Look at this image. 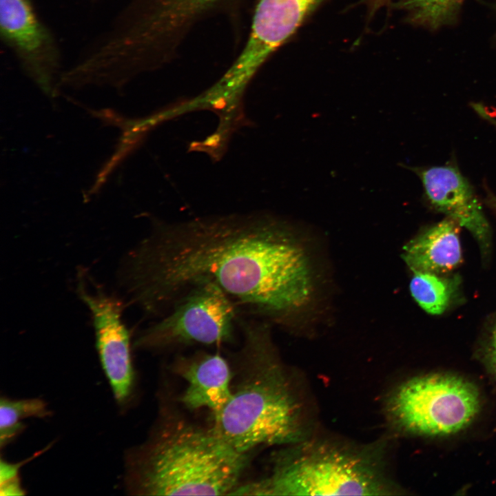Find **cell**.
<instances>
[{
	"label": "cell",
	"mask_w": 496,
	"mask_h": 496,
	"mask_svg": "<svg viewBox=\"0 0 496 496\" xmlns=\"http://www.w3.org/2000/svg\"><path fill=\"white\" fill-rule=\"evenodd\" d=\"M487 353L491 368L496 376V319L491 329Z\"/></svg>",
	"instance_id": "e0dca14e"
},
{
	"label": "cell",
	"mask_w": 496,
	"mask_h": 496,
	"mask_svg": "<svg viewBox=\"0 0 496 496\" xmlns=\"http://www.w3.org/2000/svg\"><path fill=\"white\" fill-rule=\"evenodd\" d=\"M389 0H368L373 10H375L387 3Z\"/></svg>",
	"instance_id": "ffe728a7"
},
{
	"label": "cell",
	"mask_w": 496,
	"mask_h": 496,
	"mask_svg": "<svg viewBox=\"0 0 496 496\" xmlns=\"http://www.w3.org/2000/svg\"><path fill=\"white\" fill-rule=\"evenodd\" d=\"M127 269L135 301L164 313L193 287L212 282L256 318L287 316L308 302L307 258L282 225L259 215L156 225Z\"/></svg>",
	"instance_id": "6da1fadb"
},
{
	"label": "cell",
	"mask_w": 496,
	"mask_h": 496,
	"mask_svg": "<svg viewBox=\"0 0 496 496\" xmlns=\"http://www.w3.org/2000/svg\"><path fill=\"white\" fill-rule=\"evenodd\" d=\"M390 490L364 456L318 446L278 463L269 475L239 486L234 495H379Z\"/></svg>",
	"instance_id": "277c9868"
},
{
	"label": "cell",
	"mask_w": 496,
	"mask_h": 496,
	"mask_svg": "<svg viewBox=\"0 0 496 496\" xmlns=\"http://www.w3.org/2000/svg\"><path fill=\"white\" fill-rule=\"evenodd\" d=\"M159 431L126 457L132 493L233 495L247 462L213 428L179 423Z\"/></svg>",
	"instance_id": "7a4b0ae2"
},
{
	"label": "cell",
	"mask_w": 496,
	"mask_h": 496,
	"mask_svg": "<svg viewBox=\"0 0 496 496\" xmlns=\"http://www.w3.org/2000/svg\"><path fill=\"white\" fill-rule=\"evenodd\" d=\"M193 8H199L215 2L217 0H182Z\"/></svg>",
	"instance_id": "d6986e66"
},
{
	"label": "cell",
	"mask_w": 496,
	"mask_h": 496,
	"mask_svg": "<svg viewBox=\"0 0 496 496\" xmlns=\"http://www.w3.org/2000/svg\"><path fill=\"white\" fill-rule=\"evenodd\" d=\"M458 226L447 217L409 242L402 258L412 271L440 274L457 267L462 261Z\"/></svg>",
	"instance_id": "7c38bea8"
},
{
	"label": "cell",
	"mask_w": 496,
	"mask_h": 496,
	"mask_svg": "<svg viewBox=\"0 0 496 496\" xmlns=\"http://www.w3.org/2000/svg\"><path fill=\"white\" fill-rule=\"evenodd\" d=\"M243 344L240 357L247 369L223 411L214 417V431L236 451L297 441L299 409L273 359L265 322L240 318Z\"/></svg>",
	"instance_id": "3957f363"
},
{
	"label": "cell",
	"mask_w": 496,
	"mask_h": 496,
	"mask_svg": "<svg viewBox=\"0 0 496 496\" xmlns=\"http://www.w3.org/2000/svg\"><path fill=\"white\" fill-rule=\"evenodd\" d=\"M486 202L496 211V196L492 193H488Z\"/></svg>",
	"instance_id": "44dd1931"
},
{
	"label": "cell",
	"mask_w": 496,
	"mask_h": 496,
	"mask_svg": "<svg viewBox=\"0 0 496 496\" xmlns=\"http://www.w3.org/2000/svg\"><path fill=\"white\" fill-rule=\"evenodd\" d=\"M187 384L181 402L188 409H207L217 416L232 395L231 369L218 353H199L181 360Z\"/></svg>",
	"instance_id": "8fae6325"
},
{
	"label": "cell",
	"mask_w": 496,
	"mask_h": 496,
	"mask_svg": "<svg viewBox=\"0 0 496 496\" xmlns=\"http://www.w3.org/2000/svg\"><path fill=\"white\" fill-rule=\"evenodd\" d=\"M0 32L27 75L46 94L56 92L63 72L61 50L32 0H0Z\"/></svg>",
	"instance_id": "52a82bcc"
},
{
	"label": "cell",
	"mask_w": 496,
	"mask_h": 496,
	"mask_svg": "<svg viewBox=\"0 0 496 496\" xmlns=\"http://www.w3.org/2000/svg\"><path fill=\"white\" fill-rule=\"evenodd\" d=\"M238 307L212 282L197 285L180 296L134 342L143 349L233 342L238 327Z\"/></svg>",
	"instance_id": "8992f818"
},
{
	"label": "cell",
	"mask_w": 496,
	"mask_h": 496,
	"mask_svg": "<svg viewBox=\"0 0 496 496\" xmlns=\"http://www.w3.org/2000/svg\"><path fill=\"white\" fill-rule=\"evenodd\" d=\"M413 272L409 289L414 300L430 314L444 313L456 296L459 278L426 271Z\"/></svg>",
	"instance_id": "4fadbf2b"
},
{
	"label": "cell",
	"mask_w": 496,
	"mask_h": 496,
	"mask_svg": "<svg viewBox=\"0 0 496 496\" xmlns=\"http://www.w3.org/2000/svg\"><path fill=\"white\" fill-rule=\"evenodd\" d=\"M50 411L41 399L11 400L2 397L0 401L1 447L8 444L23 430L21 420L28 417L43 418Z\"/></svg>",
	"instance_id": "5bb4252c"
},
{
	"label": "cell",
	"mask_w": 496,
	"mask_h": 496,
	"mask_svg": "<svg viewBox=\"0 0 496 496\" xmlns=\"http://www.w3.org/2000/svg\"><path fill=\"white\" fill-rule=\"evenodd\" d=\"M473 106L479 115L496 126V118L490 116L482 105L475 103Z\"/></svg>",
	"instance_id": "ac0fdd59"
},
{
	"label": "cell",
	"mask_w": 496,
	"mask_h": 496,
	"mask_svg": "<svg viewBox=\"0 0 496 496\" xmlns=\"http://www.w3.org/2000/svg\"><path fill=\"white\" fill-rule=\"evenodd\" d=\"M476 386L459 376L433 373L403 384L391 401L397 422L409 432L444 436L466 428L480 409Z\"/></svg>",
	"instance_id": "5b68a950"
},
{
	"label": "cell",
	"mask_w": 496,
	"mask_h": 496,
	"mask_svg": "<svg viewBox=\"0 0 496 496\" xmlns=\"http://www.w3.org/2000/svg\"><path fill=\"white\" fill-rule=\"evenodd\" d=\"M79 288L80 297L92 316L102 367L116 400L124 403L132 389L134 371L130 333L121 319L122 303L101 291L91 294Z\"/></svg>",
	"instance_id": "9c48e42d"
},
{
	"label": "cell",
	"mask_w": 496,
	"mask_h": 496,
	"mask_svg": "<svg viewBox=\"0 0 496 496\" xmlns=\"http://www.w3.org/2000/svg\"><path fill=\"white\" fill-rule=\"evenodd\" d=\"M465 0H400L398 6L408 12L412 21L437 29L451 23Z\"/></svg>",
	"instance_id": "9a60e30c"
},
{
	"label": "cell",
	"mask_w": 496,
	"mask_h": 496,
	"mask_svg": "<svg viewBox=\"0 0 496 496\" xmlns=\"http://www.w3.org/2000/svg\"><path fill=\"white\" fill-rule=\"evenodd\" d=\"M406 167L420 178L430 205L466 228L486 254L490 248V226L472 186L460 171L451 165Z\"/></svg>",
	"instance_id": "30bf717a"
},
{
	"label": "cell",
	"mask_w": 496,
	"mask_h": 496,
	"mask_svg": "<svg viewBox=\"0 0 496 496\" xmlns=\"http://www.w3.org/2000/svg\"><path fill=\"white\" fill-rule=\"evenodd\" d=\"M23 463L11 464L1 460L0 466V495L1 496L22 495L24 490L18 477L19 470Z\"/></svg>",
	"instance_id": "2e32d148"
},
{
	"label": "cell",
	"mask_w": 496,
	"mask_h": 496,
	"mask_svg": "<svg viewBox=\"0 0 496 496\" xmlns=\"http://www.w3.org/2000/svg\"><path fill=\"white\" fill-rule=\"evenodd\" d=\"M322 0H258L243 50L227 75L243 84Z\"/></svg>",
	"instance_id": "ba28073f"
}]
</instances>
